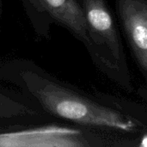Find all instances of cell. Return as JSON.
Here are the masks:
<instances>
[{"mask_svg":"<svg viewBox=\"0 0 147 147\" xmlns=\"http://www.w3.org/2000/svg\"><path fill=\"white\" fill-rule=\"evenodd\" d=\"M87 28L85 47L100 71L127 92L134 88L119 29L118 19L108 0H80Z\"/></svg>","mask_w":147,"mask_h":147,"instance_id":"2","label":"cell"},{"mask_svg":"<svg viewBox=\"0 0 147 147\" xmlns=\"http://www.w3.org/2000/svg\"><path fill=\"white\" fill-rule=\"evenodd\" d=\"M137 94L147 105V88H146L144 85L140 86L137 90Z\"/></svg>","mask_w":147,"mask_h":147,"instance_id":"7","label":"cell"},{"mask_svg":"<svg viewBox=\"0 0 147 147\" xmlns=\"http://www.w3.org/2000/svg\"><path fill=\"white\" fill-rule=\"evenodd\" d=\"M115 14L147 88V0H115Z\"/></svg>","mask_w":147,"mask_h":147,"instance_id":"4","label":"cell"},{"mask_svg":"<svg viewBox=\"0 0 147 147\" xmlns=\"http://www.w3.org/2000/svg\"><path fill=\"white\" fill-rule=\"evenodd\" d=\"M22 77L51 115L80 127L137 140L143 146L147 138L146 107L101 91L87 93L30 71Z\"/></svg>","mask_w":147,"mask_h":147,"instance_id":"1","label":"cell"},{"mask_svg":"<svg viewBox=\"0 0 147 147\" xmlns=\"http://www.w3.org/2000/svg\"><path fill=\"white\" fill-rule=\"evenodd\" d=\"M36 112L24 105L6 98L0 94V118H9L19 115H34Z\"/></svg>","mask_w":147,"mask_h":147,"instance_id":"6","label":"cell"},{"mask_svg":"<svg viewBox=\"0 0 147 147\" xmlns=\"http://www.w3.org/2000/svg\"><path fill=\"white\" fill-rule=\"evenodd\" d=\"M133 140L78 126L48 125L0 134V147L135 146Z\"/></svg>","mask_w":147,"mask_h":147,"instance_id":"3","label":"cell"},{"mask_svg":"<svg viewBox=\"0 0 147 147\" xmlns=\"http://www.w3.org/2000/svg\"><path fill=\"white\" fill-rule=\"evenodd\" d=\"M51 20L65 28L84 47L88 43L86 22L80 0H30Z\"/></svg>","mask_w":147,"mask_h":147,"instance_id":"5","label":"cell"}]
</instances>
